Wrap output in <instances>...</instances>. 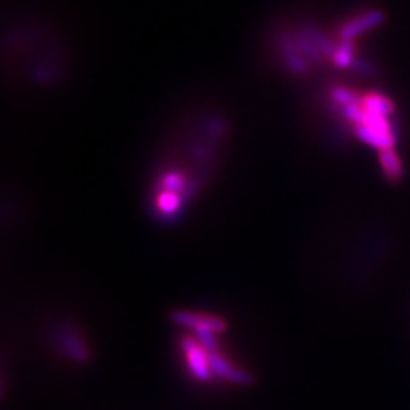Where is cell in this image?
Instances as JSON below:
<instances>
[{
  "label": "cell",
  "mask_w": 410,
  "mask_h": 410,
  "mask_svg": "<svg viewBox=\"0 0 410 410\" xmlns=\"http://www.w3.org/2000/svg\"><path fill=\"white\" fill-rule=\"evenodd\" d=\"M361 100H362L363 108L368 112H371V115L391 117L395 111L394 102L387 96L377 93V91H369V93L361 95Z\"/></svg>",
  "instance_id": "3957f363"
},
{
  "label": "cell",
  "mask_w": 410,
  "mask_h": 410,
  "mask_svg": "<svg viewBox=\"0 0 410 410\" xmlns=\"http://www.w3.org/2000/svg\"><path fill=\"white\" fill-rule=\"evenodd\" d=\"M378 161L386 178L389 181H398L403 177V161L399 158L395 148L378 151Z\"/></svg>",
  "instance_id": "277c9868"
},
{
  "label": "cell",
  "mask_w": 410,
  "mask_h": 410,
  "mask_svg": "<svg viewBox=\"0 0 410 410\" xmlns=\"http://www.w3.org/2000/svg\"><path fill=\"white\" fill-rule=\"evenodd\" d=\"M383 22H385V14L382 11H377V9H373V11L363 13L351 20H348V22H345L339 28L337 34H339V40L354 41L357 37H361L362 34L368 33V30L378 28Z\"/></svg>",
  "instance_id": "7a4b0ae2"
},
{
  "label": "cell",
  "mask_w": 410,
  "mask_h": 410,
  "mask_svg": "<svg viewBox=\"0 0 410 410\" xmlns=\"http://www.w3.org/2000/svg\"><path fill=\"white\" fill-rule=\"evenodd\" d=\"M353 131L358 140L377 151L392 149L397 145V134L389 117L371 115L366 110L362 120L353 127Z\"/></svg>",
  "instance_id": "6da1fadb"
}]
</instances>
